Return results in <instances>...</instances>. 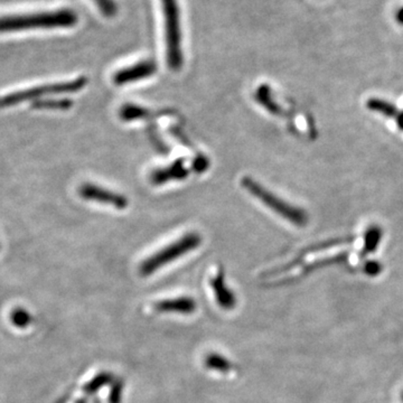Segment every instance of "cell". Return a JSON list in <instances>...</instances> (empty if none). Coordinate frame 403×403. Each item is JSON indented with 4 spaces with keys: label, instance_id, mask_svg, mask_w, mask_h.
Wrapping results in <instances>:
<instances>
[{
    "label": "cell",
    "instance_id": "6da1fadb",
    "mask_svg": "<svg viewBox=\"0 0 403 403\" xmlns=\"http://www.w3.org/2000/svg\"><path fill=\"white\" fill-rule=\"evenodd\" d=\"M78 22V15L70 9L44 11L33 14L11 15L1 20V31L20 32L29 29L72 27Z\"/></svg>",
    "mask_w": 403,
    "mask_h": 403
},
{
    "label": "cell",
    "instance_id": "7a4b0ae2",
    "mask_svg": "<svg viewBox=\"0 0 403 403\" xmlns=\"http://www.w3.org/2000/svg\"><path fill=\"white\" fill-rule=\"evenodd\" d=\"M165 18L166 61L169 69H182V31H180V9L177 0H161Z\"/></svg>",
    "mask_w": 403,
    "mask_h": 403
},
{
    "label": "cell",
    "instance_id": "3957f363",
    "mask_svg": "<svg viewBox=\"0 0 403 403\" xmlns=\"http://www.w3.org/2000/svg\"><path fill=\"white\" fill-rule=\"evenodd\" d=\"M241 185L256 199L263 202L265 206L296 227H305L308 222V216L304 210L293 206L287 202H284V199L276 197L275 194L271 193L267 188L259 184L257 180H254L252 177H243Z\"/></svg>",
    "mask_w": 403,
    "mask_h": 403
},
{
    "label": "cell",
    "instance_id": "277c9868",
    "mask_svg": "<svg viewBox=\"0 0 403 403\" xmlns=\"http://www.w3.org/2000/svg\"><path fill=\"white\" fill-rule=\"evenodd\" d=\"M201 242L202 237L199 233H186L183 235L182 238L177 239L176 241L152 254L150 258H147L139 268L141 276L146 277L155 274L156 271L173 263L177 258L183 257L188 252L193 251L194 249L199 248Z\"/></svg>",
    "mask_w": 403,
    "mask_h": 403
},
{
    "label": "cell",
    "instance_id": "5b68a950",
    "mask_svg": "<svg viewBox=\"0 0 403 403\" xmlns=\"http://www.w3.org/2000/svg\"><path fill=\"white\" fill-rule=\"evenodd\" d=\"M88 83L86 77L74 79V80L65 81V82L48 83L43 86H34V88H24L22 91L13 92L7 94L1 100V107H13V105H20L26 101H35L37 98L44 97V95H52V94H70L75 93L82 90Z\"/></svg>",
    "mask_w": 403,
    "mask_h": 403
},
{
    "label": "cell",
    "instance_id": "8992f818",
    "mask_svg": "<svg viewBox=\"0 0 403 403\" xmlns=\"http://www.w3.org/2000/svg\"><path fill=\"white\" fill-rule=\"evenodd\" d=\"M79 194L83 199L86 201L97 202L101 204L111 205L117 210H124L129 204L128 199L121 194L116 192L105 190L101 186L94 185V184H83L79 188Z\"/></svg>",
    "mask_w": 403,
    "mask_h": 403
},
{
    "label": "cell",
    "instance_id": "52a82bcc",
    "mask_svg": "<svg viewBox=\"0 0 403 403\" xmlns=\"http://www.w3.org/2000/svg\"><path fill=\"white\" fill-rule=\"evenodd\" d=\"M157 71V65L152 60H145L133 64L131 67H124L114 73L112 82L116 86H121L139 80L150 78Z\"/></svg>",
    "mask_w": 403,
    "mask_h": 403
},
{
    "label": "cell",
    "instance_id": "ba28073f",
    "mask_svg": "<svg viewBox=\"0 0 403 403\" xmlns=\"http://www.w3.org/2000/svg\"><path fill=\"white\" fill-rule=\"evenodd\" d=\"M190 171L184 165L183 159H177L165 169H156L150 175V182L154 185H161L169 180H183L188 176Z\"/></svg>",
    "mask_w": 403,
    "mask_h": 403
},
{
    "label": "cell",
    "instance_id": "9c48e42d",
    "mask_svg": "<svg viewBox=\"0 0 403 403\" xmlns=\"http://www.w3.org/2000/svg\"><path fill=\"white\" fill-rule=\"evenodd\" d=\"M211 286L216 293L218 306L225 310H233L237 305V297L227 287V282H225V274L223 271H218V274L213 277Z\"/></svg>",
    "mask_w": 403,
    "mask_h": 403
},
{
    "label": "cell",
    "instance_id": "30bf717a",
    "mask_svg": "<svg viewBox=\"0 0 403 403\" xmlns=\"http://www.w3.org/2000/svg\"><path fill=\"white\" fill-rule=\"evenodd\" d=\"M158 312H180V314H192L197 310V303L191 297H178V298L164 299L154 305Z\"/></svg>",
    "mask_w": 403,
    "mask_h": 403
},
{
    "label": "cell",
    "instance_id": "8fae6325",
    "mask_svg": "<svg viewBox=\"0 0 403 403\" xmlns=\"http://www.w3.org/2000/svg\"><path fill=\"white\" fill-rule=\"evenodd\" d=\"M366 107L369 110L374 111L392 119L398 126L399 129L403 131V110L397 108L392 103L378 99V98H371L370 100H367Z\"/></svg>",
    "mask_w": 403,
    "mask_h": 403
},
{
    "label": "cell",
    "instance_id": "7c38bea8",
    "mask_svg": "<svg viewBox=\"0 0 403 403\" xmlns=\"http://www.w3.org/2000/svg\"><path fill=\"white\" fill-rule=\"evenodd\" d=\"M72 105V100L47 99L35 100L32 107H33L34 109H37V110H69Z\"/></svg>",
    "mask_w": 403,
    "mask_h": 403
},
{
    "label": "cell",
    "instance_id": "4fadbf2b",
    "mask_svg": "<svg viewBox=\"0 0 403 403\" xmlns=\"http://www.w3.org/2000/svg\"><path fill=\"white\" fill-rule=\"evenodd\" d=\"M204 363L209 370L218 371V372L227 373L233 369L232 363L220 354L212 353L207 355Z\"/></svg>",
    "mask_w": 403,
    "mask_h": 403
},
{
    "label": "cell",
    "instance_id": "5bb4252c",
    "mask_svg": "<svg viewBox=\"0 0 403 403\" xmlns=\"http://www.w3.org/2000/svg\"><path fill=\"white\" fill-rule=\"evenodd\" d=\"M148 114V110L141 108L138 105H126L120 110V118L124 121H133V120L141 119Z\"/></svg>",
    "mask_w": 403,
    "mask_h": 403
},
{
    "label": "cell",
    "instance_id": "9a60e30c",
    "mask_svg": "<svg viewBox=\"0 0 403 403\" xmlns=\"http://www.w3.org/2000/svg\"><path fill=\"white\" fill-rule=\"evenodd\" d=\"M111 381H112V376L110 373H101L99 376L92 378L91 381L88 382L83 390L88 393L97 392L98 390L105 387V384L110 383Z\"/></svg>",
    "mask_w": 403,
    "mask_h": 403
},
{
    "label": "cell",
    "instance_id": "2e32d148",
    "mask_svg": "<svg viewBox=\"0 0 403 403\" xmlns=\"http://www.w3.org/2000/svg\"><path fill=\"white\" fill-rule=\"evenodd\" d=\"M11 323L18 329H25L32 321L31 315L22 308H17L11 312Z\"/></svg>",
    "mask_w": 403,
    "mask_h": 403
},
{
    "label": "cell",
    "instance_id": "e0dca14e",
    "mask_svg": "<svg viewBox=\"0 0 403 403\" xmlns=\"http://www.w3.org/2000/svg\"><path fill=\"white\" fill-rule=\"evenodd\" d=\"M93 1L105 17L111 18V17L116 16L118 13V6L114 0H93Z\"/></svg>",
    "mask_w": 403,
    "mask_h": 403
},
{
    "label": "cell",
    "instance_id": "ac0fdd59",
    "mask_svg": "<svg viewBox=\"0 0 403 403\" xmlns=\"http://www.w3.org/2000/svg\"><path fill=\"white\" fill-rule=\"evenodd\" d=\"M361 270L367 276H378V274H381L382 265L378 261H366L361 267Z\"/></svg>",
    "mask_w": 403,
    "mask_h": 403
},
{
    "label": "cell",
    "instance_id": "d6986e66",
    "mask_svg": "<svg viewBox=\"0 0 403 403\" xmlns=\"http://www.w3.org/2000/svg\"><path fill=\"white\" fill-rule=\"evenodd\" d=\"M210 165V161H209V158L204 157V156H199L197 157L195 161H193V169L195 171H204L205 169H207Z\"/></svg>",
    "mask_w": 403,
    "mask_h": 403
},
{
    "label": "cell",
    "instance_id": "ffe728a7",
    "mask_svg": "<svg viewBox=\"0 0 403 403\" xmlns=\"http://www.w3.org/2000/svg\"><path fill=\"white\" fill-rule=\"evenodd\" d=\"M121 398V384H117L111 391L110 403H119Z\"/></svg>",
    "mask_w": 403,
    "mask_h": 403
},
{
    "label": "cell",
    "instance_id": "44dd1931",
    "mask_svg": "<svg viewBox=\"0 0 403 403\" xmlns=\"http://www.w3.org/2000/svg\"><path fill=\"white\" fill-rule=\"evenodd\" d=\"M401 400H402V402H403V391H402V393H401Z\"/></svg>",
    "mask_w": 403,
    "mask_h": 403
}]
</instances>
